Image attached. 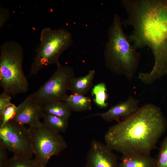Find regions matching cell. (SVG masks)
I'll use <instances>...</instances> for the list:
<instances>
[{
	"mask_svg": "<svg viewBox=\"0 0 167 167\" xmlns=\"http://www.w3.org/2000/svg\"><path fill=\"white\" fill-rule=\"evenodd\" d=\"M74 77L75 72L72 67L59 63L51 76L33 94L43 105L64 101Z\"/></svg>",
	"mask_w": 167,
	"mask_h": 167,
	"instance_id": "obj_7",
	"label": "cell"
},
{
	"mask_svg": "<svg viewBox=\"0 0 167 167\" xmlns=\"http://www.w3.org/2000/svg\"><path fill=\"white\" fill-rule=\"evenodd\" d=\"M96 71L94 70H89L85 76L72 79L69 90L73 94L85 95L91 88Z\"/></svg>",
	"mask_w": 167,
	"mask_h": 167,
	"instance_id": "obj_13",
	"label": "cell"
},
{
	"mask_svg": "<svg viewBox=\"0 0 167 167\" xmlns=\"http://www.w3.org/2000/svg\"><path fill=\"white\" fill-rule=\"evenodd\" d=\"M155 167H167V136L164 139L160 149Z\"/></svg>",
	"mask_w": 167,
	"mask_h": 167,
	"instance_id": "obj_20",
	"label": "cell"
},
{
	"mask_svg": "<svg viewBox=\"0 0 167 167\" xmlns=\"http://www.w3.org/2000/svg\"><path fill=\"white\" fill-rule=\"evenodd\" d=\"M128 17L122 21L133 30L127 36L136 49L149 47L154 64L150 71L157 76L167 73V0H122Z\"/></svg>",
	"mask_w": 167,
	"mask_h": 167,
	"instance_id": "obj_1",
	"label": "cell"
},
{
	"mask_svg": "<svg viewBox=\"0 0 167 167\" xmlns=\"http://www.w3.org/2000/svg\"><path fill=\"white\" fill-rule=\"evenodd\" d=\"M7 150L0 144V167H5L8 161Z\"/></svg>",
	"mask_w": 167,
	"mask_h": 167,
	"instance_id": "obj_23",
	"label": "cell"
},
{
	"mask_svg": "<svg viewBox=\"0 0 167 167\" xmlns=\"http://www.w3.org/2000/svg\"><path fill=\"white\" fill-rule=\"evenodd\" d=\"M40 43L32 64L30 75L37 73L45 67L60 63L59 58L73 44L71 32L64 28H43L40 38Z\"/></svg>",
	"mask_w": 167,
	"mask_h": 167,
	"instance_id": "obj_5",
	"label": "cell"
},
{
	"mask_svg": "<svg viewBox=\"0 0 167 167\" xmlns=\"http://www.w3.org/2000/svg\"><path fill=\"white\" fill-rule=\"evenodd\" d=\"M92 94L94 96V101L101 108H106L108 104L106 101L108 98L105 84L100 83L95 85L92 90Z\"/></svg>",
	"mask_w": 167,
	"mask_h": 167,
	"instance_id": "obj_17",
	"label": "cell"
},
{
	"mask_svg": "<svg viewBox=\"0 0 167 167\" xmlns=\"http://www.w3.org/2000/svg\"><path fill=\"white\" fill-rule=\"evenodd\" d=\"M10 17L9 10L1 5L0 6V28L1 29L5 25Z\"/></svg>",
	"mask_w": 167,
	"mask_h": 167,
	"instance_id": "obj_22",
	"label": "cell"
},
{
	"mask_svg": "<svg viewBox=\"0 0 167 167\" xmlns=\"http://www.w3.org/2000/svg\"><path fill=\"white\" fill-rule=\"evenodd\" d=\"M49 128L58 133L64 132L68 125V118L52 115L44 113L42 118Z\"/></svg>",
	"mask_w": 167,
	"mask_h": 167,
	"instance_id": "obj_16",
	"label": "cell"
},
{
	"mask_svg": "<svg viewBox=\"0 0 167 167\" xmlns=\"http://www.w3.org/2000/svg\"><path fill=\"white\" fill-rule=\"evenodd\" d=\"M167 122L160 109L145 104L132 115L110 127L105 143L122 154H149L165 131Z\"/></svg>",
	"mask_w": 167,
	"mask_h": 167,
	"instance_id": "obj_2",
	"label": "cell"
},
{
	"mask_svg": "<svg viewBox=\"0 0 167 167\" xmlns=\"http://www.w3.org/2000/svg\"><path fill=\"white\" fill-rule=\"evenodd\" d=\"M44 105L32 93L17 106L13 121L29 126L36 125L41 122L44 113Z\"/></svg>",
	"mask_w": 167,
	"mask_h": 167,
	"instance_id": "obj_9",
	"label": "cell"
},
{
	"mask_svg": "<svg viewBox=\"0 0 167 167\" xmlns=\"http://www.w3.org/2000/svg\"><path fill=\"white\" fill-rule=\"evenodd\" d=\"M11 95L7 92L3 91L0 94V114L4 109L11 103Z\"/></svg>",
	"mask_w": 167,
	"mask_h": 167,
	"instance_id": "obj_21",
	"label": "cell"
},
{
	"mask_svg": "<svg viewBox=\"0 0 167 167\" xmlns=\"http://www.w3.org/2000/svg\"><path fill=\"white\" fill-rule=\"evenodd\" d=\"M139 102L138 99L130 96L125 101L113 105L107 111L94 114L90 117L98 116L107 122L115 121L119 122L120 118L125 119L136 112L139 108Z\"/></svg>",
	"mask_w": 167,
	"mask_h": 167,
	"instance_id": "obj_11",
	"label": "cell"
},
{
	"mask_svg": "<svg viewBox=\"0 0 167 167\" xmlns=\"http://www.w3.org/2000/svg\"><path fill=\"white\" fill-rule=\"evenodd\" d=\"M64 101L68 104L72 110L75 112H82L92 109L91 98L84 95H67Z\"/></svg>",
	"mask_w": 167,
	"mask_h": 167,
	"instance_id": "obj_14",
	"label": "cell"
},
{
	"mask_svg": "<svg viewBox=\"0 0 167 167\" xmlns=\"http://www.w3.org/2000/svg\"><path fill=\"white\" fill-rule=\"evenodd\" d=\"M113 151L106 144L92 140L87 156L85 167H119Z\"/></svg>",
	"mask_w": 167,
	"mask_h": 167,
	"instance_id": "obj_10",
	"label": "cell"
},
{
	"mask_svg": "<svg viewBox=\"0 0 167 167\" xmlns=\"http://www.w3.org/2000/svg\"><path fill=\"white\" fill-rule=\"evenodd\" d=\"M156 161L149 154H122L119 167H155Z\"/></svg>",
	"mask_w": 167,
	"mask_h": 167,
	"instance_id": "obj_12",
	"label": "cell"
},
{
	"mask_svg": "<svg viewBox=\"0 0 167 167\" xmlns=\"http://www.w3.org/2000/svg\"><path fill=\"white\" fill-rule=\"evenodd\" d=\"M24 51L21 45L12 40L0 48V86L11 95L25 93L29 84L23 69Z\"/></svg>",
	"mask_w": 167,
	"mask_h": 167,
	"instance_id": "obj_4",
	"label": "cell"
},
{
	"mask_svg": "<svg viewBox=\"0 0 167 167\" xmlns=\"http://www.w3.org/2000/svg\"><path fill=\"white\" fill-rule=\"evenodd\" d=\"M17 106L12 103L6 106L0 114V127L11 120L15 116Z\"/></svg>",
	"mask_w": 167,
	"mask_h": 167,
	"instance_id": "obj_19",
	"label": "cell"
},
{
	"mask_svg": "<svg viewBox=\"0 0 167 167\" xmlns=\"http://www.w3.org/2000/svg\"><path fill=\"white\" fill-rule=\"evenodd\" d=\"M0 144L14 156L31 159L34 155L28 128L12 120L0 127Z\"/></svg>",
	"mask_w": 167,
	"mask_h": 167,
	"instance_id": "obj_8",
	"label": "cell"
},
{
	"mask_svg": "<svg viewBox=\"0 0 167 167\" xmlns=\"http://www.w3.org/2000/svg\"><path fill=\"white\" fill-rule=\"evenodd\" d=\"M44 113L50 115L69 118L72 110L64 101L52 102L44 105Z\"/></svg>",
	"mask_w": 167,
	"mask_h": 167,
	"instance_id": "obj_15",
	"label": "cell"
},
{
	"mask_svg": "<svg viewBox=\"0 0 167 167\" xmlns=\"http://www.w3.org/2000/svg\"><path fill=\"white\" fill-rule=\"evenodd\" d=\"M35 159L41 167H46L54 156L58 155L67 147L66 142L59 133L43 122L28 128Z\"/></svg>",
	"mask_w": 167,
	"mask_h": 167,
	"instance_id": "obj_6",
	"label": "cell"
},
{
	"mask_svg": "<svg viewBox=\"0 0 167 167\" xmlns=\"http://www.w3.org/2000/svg\"><path fill=\"white\" fill-rule=\"evenodd\" d=\"M122 26L120 16L115 13L108 29L104 58L106 66L112 72L123 75L128 80L131 81L141 56L129 41Z\"/></svg>",
	"mask_w": 167,
	"mask_h": 167,
	"instance_id": "obj_3",
	"label": "cell"
},
{
	"mask_svg": "<svg viewBox=\"0 0 167 167\" xmlns=\"http://www.w3.org/2000/svg\"><path fill=\"white\" fill-rule=\"evenodd\" d=\"M5 167H41L34 159H24L14 156L9 159Z\"/></svg>",
	"mask_w": 167,
	"mask_h": 167,
	"instance_id": "obj_18",
	"label": "cell"
}]
</instances>
